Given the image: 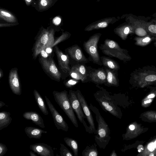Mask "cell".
Segmentation results:
<instances>
[{
    "instance_id": "38",
    "label": "cell",
    "mask_w": 156,
    "mask_h": 156,
    "mask_svg": "<svg viewBox=\"0 0 156 156\" xmlns=\"http://www.w3.org/2000/svg\"><path fill=\"white\" fill-rule=\"evenodd\" d=\"M61 21V18L58 16L55 17L52 20L53 23L55 25L58 26L59 25Z\"/></svg>"
},
{
    "instance_id": "43",
    "label": "cell",
    "mask_w": 156,
    "mask_h": 156,
    "mask_svg": "<svg viewBox=\"0 0 156 156\" xmlns=\"http://www.w3.org/2000/svg\"><path fill=\"white\" fill-rule=\"evenodd\" d=\"M137 149L139 152H141L144 150V147L142 145H139L137 147Z\"/></svg>"
},
{
    "instance_id": "29",
    "label": "cell",
    "mask_w": 156,
    "mask_h": 156,
    "mask_svg": "<svg viewBox=\"0 0 156 156\" xmlns=\"http://www.w3.org/2000/svg\"><path fill=\"white\" fill-rule=\"evenodd\" d=\"M71 69L77 72L85 79V80L89 76L90 73H88L86 67L82 64L74 65L72 67Z\"/></svg>"
},
{
    "instance_id": "41",
    "label": "cell",
    "mask_w": 156,
    "mask_h": 156,
    "mask_svg": "<svg viewBox=\"0 0 156 156\" xmlns=\"http://www.w3.org/2000/svg\"><path fill=\"white\" fill-rule=\"evenodd\" d=\"M17 24L14 23H0V27H1L9 26H12L16 25Z\"/></svg>"
},
{
    "instance_id": "14",
    "label": "cell",
    "mask_w": 156,
    "mask_h": 156,
    "mask_svg": "<svg viewBox=\"0 0 156 156\" xmlns=\"http://www.w3.org/2000/svg\"><path fill=\"white\" fill-rule=\"evenodd\" d=\"M9 81V87L12 92L16 95H20L22 94V89L17 68H13L10 70Z\"/></svg>"
},
{
    "instance_id": "33",
    "label": "cell",
    "mask_w": 156,
    "mask_h": 156,
    "mask_svg": "<svg viewBox=\"0 0 156 156\" xmlns=\"http://www.w3.org/2000/svg\"><path fill=\"white\" fill-rule=\"evenodd\" d=\"M60 154L61 156H73L70 151L63 144H60Z\"/></svg>"
},
{
    "instance_id": "28",
    "label": "cell",
    "mask_w": 156,
    "mask_h": 156,
    "mask_svg": "<svg viewBox=\"0 0 156 156\" xmlns=\"http://www.w3.org/2000/svg\"><path fill=\"white\" fill-rule=\"evenodd\" d=\"M64 140L66 145L72 150L74 156H78V146L77 141L72 138L66 137Z\"/></svg>"
},
{
    "instance_id": "49",
    "label": "cell",
    "mask_w": 156,
    "mask_h": 156,
    "mask_svg": "<svg viewBox=\"0 0 156 156\" xmlns=\"http://www.w3.org/2000/svg\"><path fill=\"white\" fill-rule=\"evenodd\" d=\"M5 105V103L1 101H0V108Z\"/></svg>"
},
{
    "instance_id": "4",
    "label": "cell",
    "mask_w": 156,
    "mask_h": 156,
    "mask_svg": "<svg viewBox=\"0 0 156 156\" xmlns=\"http://www.w3.org/2000/svg\"><path fill=\"white\" fill-rule=\"evenodd\" d=\"M99 48L104 54L110 57H114L126 62L130 61L131 57L126 49L122 48L118 43L114 40L106 39L103 44H101Z\"/></svg>"
},
{
    "instance_id": "45",
    "label": "cell",
    "mask_w": 156,
    "mask_h": 156,
    "mask_svg": "<svg viewBox=\"0 0 156 156\" xmlns=\"http://www.w3.org/2000/svg\"><path fill=\"white\" fill-rule=\"evenodd\" d=\"M129 128L130 130H133L135 129V126L134 125L131 124L129 126Z\"/></svg>"
},
{
    "instance_id": "34",
    "label": "cell",
    "mask_w": 156,
    "mask_h": 156,
    "mask_svg": "<svg viewBox=\"0 0 156 156\" xmlns=\"http://www.w3.org/2000/svg\"><path fill=\"white\" fill-rule=\"evenodd\" d=\"M69 74L73 79L81 80L82 82H84L85 81V79L82 76L76 71L73 69H71Z\"/></svg>"
},
{
    "instance_id": "26",
    "label": "cell",
    "mask_w": 156,
    "mask_h": 156,
    "mask_svg": "<svg viewBox=\"0 0 156 156\" xmlns=\"http://www.w3.org/2000/svg\"><path fill=\"white\" fill-rule=\"evenodd\" d=\"M0 18L10 23H15L17 20L16 17L10 12L3 9H0Z\"/></svg>"
},
{
    "instance_id": "39",
    "label": "cell",
    "mask_w": 156,
    "mask_h": 156,
    "mask_svg": "<svg viewBox=\"0 0 156 156\" xmlns=\"http://www.w3.org/2000/svg\"><path fill=\"white\" fill-rule=\"evenodd\" d=\"M148 149L150 151H153L155 149L154 143L153 142L149 143L147 146Z\"/></svg>"
},
{
    "instance_id": "11",
    "label": "cell",
    "mask_w": 156,
    "mask_h": 156,
    "mask_svg": "<svg viewBox=\"0 0 156 156\" xmlns=\"http://www.w3.org/2000/svg\"><path fill=\"white\" fill-rule=\"evenodd\" d=\"M45 98L49 111L52 115L55 127L58 130L61 129L67 132L69 129V127L62 116L57 111L46 96H45Z\"/></svg>"
},
{
    "instance_id": "23",
    "label": "cell",
    "mask_w": 156,
    "mask_h": 156,
    "mask_svg": "<svg viewBox=\"0 0 156 156\" xmlns=\"http://www.w3.org/2000/svg\"><path fill=\"white\" fill-rule=\"evenodd\" d=\"M100 58L102 65L105 67L116 71L119 69V65L115 61L104 56L101 57Z\"/></svg>"
},
{
    "instance_id": "10",
    "label": "cell",
    "mask_w": 156,
    "mask_h": 156,
    "mask_svg": "<svg viewBox=\"0 0 156 156\" xmlns=\"http://www.w3.org/2000/svg\"><path fill=\"white\" fill-rule=\"evenodd\" d=\"M76 91L77 97L80 103L82 108L86 119L89 124V134H95L96 129L95 127L94 121L93 117L91 110L83 94L79 90Z\"/></svg>"
},
{
    "instance_id": "30",
    "label": "cell",
    "mask_w": 156,
    "mask_h": 156,
    "mask_svg": "<svg viewBox=\"0 0 156 156\" xmlns=\"http://www.w3.org/2000/svg\"><path fill=\"white\" fill-rule=\"evenodd\" d=\"M110 22L108 20L102 21L88 26L85 29V30L89 31L104 28L108 26Z\"/></svg>"
},
{
    "instance_id": "17",
    "label": "cell",
    "mask_w": 156,
    "mask_h": 156,
    "mask_svg": "<svg viewBox=\"0 0 156 156\" xmlns=\"http://www.w3.org/2000/svg\"><path fill=\"white\" fill-rule=\"evenodd\" d=\"M23 116L25 119L32 121L33 123L42 128L45 127L42 117L36 112H26L23 114Z\"/></svg>"
},
{
    "instance_id": "7",
    "label": "cell",
    "mask_w": 156,
    "mask_h": 156,
    "mask_svg": "<svg viewBox=\"0 0 156 156\" xmlns=\"http://www.w3.org/2000/svg\"><path fill=\"white\" fill-rule=\"evenodd\" d=\"M101 34H95L91 36L83 43V47L92 61L97 64L102 65L100 57L98 51V44L101 36Z\"/></svg>"
},
{
    "instance_id": "54",
    "label": "cell",
    "mask_w": 156,
    "mask_h": 156,
    "mask_svg": "<svg viewBox=\"0 0 156 156\" xmlns=\"http://www.w3.org/2000/svg\"><path fill=\"white\" fill-rule=\"evenodd\" d=\"M152 22H153L154 23H156V20H153L152 21Z\"/></svg>"
},
{
    "instance_id": "22",
    "label": "cell",
    "mask_w": 156,
    "mask_h": 156,
    "mask_svg": "<svg viewBox=\"0 0 156 156\" xmlns=\"http://www.w3.org/2000/svg\"><path fill=\"white\" fill-rule=\"evenodd\" d=\"M155 37L149 34L142 36L135 37L134 39L135 44L138 46L145 47L154 41Z\"/></svg>"
},
{
    "instance_id": "37",
    "label": "cell",
    "mask_w": 156,
    "mask_h": 156,
    "mask_svg": "<svg viewBox=\"0 0 156 156\" xmlns=\"http://www.w3.org/2000/svg\"><path fill=\"white\" fill-rule=\"evenodd\" d=\"M8 150L5 144L0 143V156H3Z\"/></svg>"
},
{
    "instance_id": "35",
    "label": "cell",
    "mask_w": 156,
    "mask_h": 156,
    "mask_svg": "<svg viewBox=\"0 0 156 156\" xmlns=\"http://www.w3.org/2000/svg\"><path fill=\"white\" fill-rule=\"evenodd\" d=\"M70 36V35L69 33L66 32L63 33L61 36L54 40L53 47L56 45L57 44L66 40Z\"/></svg>"
},
{
    "instance_id": "1",
    "label": "cell",
    "mask_w": 156,
    "mask_h": 156,
    "mask_svg": "<svg viewBox=\"0 0 156 156\" xmlns=\"http://www.w3.org/2000/svg\"><path fill=\"white\" fill-rule=\"evenodd\" d=\"M129 82L141 87L156 84V66L148 65L135 69L130 74Z\"/></svg>"
},
{
    "instance_id": "52",
    "label": "cell",
    "mask_w": 156,
    "mask_h": 156,
    "mask_svg": "<svg viewBox=\"0 0 156 156\" xmlns=\"http://www.w3.org/2000/svg\"><path fill=\"white\" fill-rule=\"evenodd\" d=\"M155 23V25H156V23ZM154 41V45L155 47H156V37H155Z\"/></svg>"
},
{
    "instance_id": "18",
    "label": "cell",
    "mask_w": 156,
    "mask_h": 156,
    "mask_svg": "<svg viewBox=\"0 0 156 156\" xmlns=\"http://www.w3.org/2000/svg\"><path fill=\"white\" fill-rule=\"evenodd\" d=\"M114 31L123 40H126L129 34H134L133 27L130 23L117 28Z\"/></svg>"
},
{
    "instance_id": "21",
    "label": "cell",
    "mask_w": 156,
    "mask_h": 156,
    "mask_svg": "<svg viewBox=\"0 0 156 156\" xmlns=\"http://www.w3.org/2000/svg\"><path fill=\"white\" fill-rule=\"evenodd\" d=\"M133 25L134 34L138 36H144L148 34L144 27L143 21L133 19L130 23Z\"/></svg>"
},
{
    "instance_id": "25",
    "label": "cell",
    "mask_w": 156,
    "mask_h": 156,
    "mask_svg": "<svg viewBox=\"0 0 156 156\" xmlns=\"http://www.w3.org/2000/svg\"><path fill=\"white\" fill-rule=\"evenodd\" d=\"M9 112L2 111L0 112V130L7 127L10 124L12 119Z\"/></svg>"
},
{
    "instance_id": "12",
    "label": "cell",
    "mask_w": 156,
    "mask_h": 156,
    "mask_svg": "<svg viewBox=\"0 0 156 156\" xmlns=\"http://www.w3.org/2000/svg\"><path fill=\"white\" fill-rule=\"evenodd\" d=\"M65 51L70 57L78 63L85 64L88 62V59L78 45H74L67 48L65 50Z\"/></svg>"
},
{
    "instance_id": "3",
    "label": "cell",
    "mask_w": 156,
    "mask_h": 156,
    "mask_svg": "<svg viewBox=\"0 0 156 156\" xmlns=\"http://www.w3.org/2000/svg\"><path fill=\"white\" fill-rule=\"evenodd\" d=\"M99 88L100 90L94 94L96 101L105 112H108L115 117L120 118L121 112L114 97L110 95L103 87Z\"/></svg>"
},
{
    "instance_id": "13",
    "label": "cell",
    "mask_w": 156,
    "mask_h": 156,
    "mask_svg": "<svg viewBox=\"0 0 156 156\" xmlns=\"http://www.w3.org/2000/svg\"><path fill=\"white\" fill-rule=\"evenodd\" d=\"M54 50L60 69L63 72L69 74L71 70L69 66V56L64 53L57 46H54Z\"/></svg>"
},
{
    "instance_id": "40",
    "label": "cell",
    "mask_w": 156,
    "mask_h": 156,
    "mask_svg": "<svg viewBox=\"0 0 156 156\" xmlns=\"http://www.w3.org/2000/svg\"><path fill=\"white\" fill-rule=\"evenodd\" d=\"M40 54L41 56L45 58H48L49 56V54L46 52L45 50H41L40 52Z\"/></svg>"
},
{
    "instance_id": "19",
    "label": "cell",
    "mask_w": 156,
    "mask_h": 156,
    "mask_svg": "<svg viewBox=\"0 0 156 156\" xmlns=\"http://www.w3.org/2000/svg\"><path fill=\"white\" fill-rule=\"evenodd\" d=\"M105 70L107 73L106 83L105 85L108 87H118L119 80L116 74V71L105 67Z\"/></svg>"
},
{
    "instance_id": "2",
    "label": "cell",
    "mask_w": 156,
    "mask_h": 156,
    "mask_svg": "<svg viewBox=\"0 0 156 156\" xmlns=\"http://www.w3.org/2000/svg\"><path fill=\"white\" fill-rule=\"evenodd\" d=\"M89 107L94 113L98 123L97 129L94 136L95 142L100 148L105 149L111 139L110 129L98 109L91 103L90 104Z\"/></svg>"
},
{
    "instance_id": "36",
    "label": "cell",
    "mask_w": 156,
    "mask_h": 156,
    "mask_svg": "<svg viewBox=\"0 0 156 156\" xmlns=\"http://www.w3.org/2000/svg\"><path fill=\"white\" fill-rule=\"evenodd\" d=\"M79 82V80L73 78L65 82L64 83V84L66 87L71 88L77 84Z\"/></svg>"
},
{
    "instance_id": "44",
    "label": "cell",
    "mask_w": 156,
    "mask_h": 156,
    "mask_svg": "<svg viewBox=\"0 0 156 156\" xmlns=\"http://www.w3.org/2000/svg\"><path fill=\"white\" fill-rule=\"evenodd\" d=\"M117 155L115 150H113L110 155V156H117Z\"/></svg>"
},
{
    "instance_id": "20",
    "label": "cell",
    "mask_w": 156,
    "mask_h": 156,
    "mask_svg": "<svg viewBox=\"0 0 156 156\" xmlns=\"http://www.w3.org/2000/svg\"><path fill=\"white\" fill-rule=\"evenodd\" d=\"M26 135L30 138L40 139L43 133H46L47 131L32 126H27L24 129Z\"/></svg>"
},
{
    "instance_id": "56",
    "label": "cell",
    "mask_w": 156,
    "mask_h": 156,
    "mask_svg": "<svg viewBox=\"0 0 156 156\" xmlns=\"http://www.w3.org/2000/svg\"><path fill=\"white\" fill-rule=\"evenodd\" d=\"M155 118H156V115H155Z\"/></svg>"
},
{
    "instance_id": "55",
    "label": "cell",
    "mask_w": 156,
    "mask_h": 156,
    "mask_svg": "<svg viewBox=\"0 0 156 156\" xmlns=\"http://www.w3.org/2000/svg\"><path fill=\"white\" fill-rule=\"evenodd\" d=\"M149 156H154V154H151L149 155Z\"/></svg>"
},
{
    "instance_id": "42",
    "label": "cell",
    "mask_w": 156,
    "mask_h": 156,
    "mask_svg": "<svg viewBox=\"0 0 156 156\" xmlns=\"http://www.w3.org/2000/svg\"><path fill=\"white\" fill-rule=\"evenodd\" d=\"M52 48L51 47H48L46 48L45 50L48 54H50L52 52Z\"/></svg>"
},
{
    "instance_id": "15",
    "label": "cell",
    "mask_w": 156,
    "mask_h": 156,
    "mask_svg": "<svg viewBox=\"0 0 156 156\" xmlns=\"http://www.w3.org/2000/svg\"><path fill=\"white\" fill-rule=\"evenodd\" d=\"M30 149L38 155L41 156H54L52 147L46 144L37 143L30 146Z\"/></svg>"
},
{
    "instance_id": "50",
    "label": "cell",
    "mask_w": 156,
    "mask_h": 156,
    "mask_svg": "<svg viewBox=\"0 0 156 156\" xmlns=\"http://www.w3.org/2000/svg\"><path fill=\"white\" fill-rule=\"evenodd\" d=\"M3 71L2 70V69H0V79H1L2 77H3Z\"/></svg>"
},
{
    "instance_id": "8",
    "label": "cell",
    "mask_w": 156,
    "mask_h": 156,
    "mask_svg": "<svg viewBox=\"0 0 156 156\" xmlns=\"http://www.w3.org/2000/svg\"><path fill=\"white\" fill-rule=\"evenodd\" d=\"M39 60L44 71L51 78L58 82L60 81L61 73L51 57L45 58L40 56Z\"/></svg>"
},
{
    "instance_id": "5",
    "label": "cell",
    "mask_w": 156,
    "mask_h": 156,
    "mask_svg": "<svg viewBox=\"0 0 156 156\" xmlns=\"http://www.w3.org/2000/svg\"><path fill=\"white\" fill-rule=\"evenodd\" d=\"M54 30L44 29L37 37L32 49L33 58L35 59L41 51L48 47H53Z\"/></svg>"
},
{
    "instance_id": "6",
    "label": "cell",
    "mask_w": 156,
    "mask_h": 156,
    "mask_svg": "<svg viewBox=\"0 0 156 156\" xmlns=\"http://www.w3.org/2000/svg\"><path fill=\"white\" fill-rule=\"evenodd\" d=\"M52 94L58 105L63 111L74 126L78 127L77 120L72 107L67 91L66 90L61 92L54 90Z\"/></svg>"
},
{
    "instance_id": "48",
    "label": "cell",
    "mask_w": 156,
    "mask_h": 156,
    "mask_svg": "<svg viewBox=\"0 0 156 156\" xmlns=\"http://www.w3.org/2000/svg\"><path fill=\"white\" fill-rule=\"evenodd\" d=\"M29 154L30 156H37V155L35 154L34 152L32 151L30 152Z\"/></svg>"
},
{
    "instance_id": "9",
    "label": "cell",
    "mask_w": 156,
    "mask_h": 156,
    "mask_svg": "<svg viewBox=\"0 0 156 156\" xmlns=\"http://www.w3.org/2000/svg\"><path fill=\"white\" fill-rule=\"evenodd\" d=\"M68 96L72 107L74 111L76 113L77 118L80 122L83 125L86 131L88 132L89 127L84 120V119L86 118L77 97L76 91L72 90H69Z\"/></svg>"
},
{
    "instance_id": "46",
    "label": "cell",
    "mask_w": 156,
    "mask_h": 156,
    "mask_svg": "<svg viewBox=\"0 0 156 156\" xmlns=\"http://www.w3.org/2000/svg\"><path fill=\"white\" fill-rule=\"evenodd\" d=\"M155 96V95L154 93H151L149 95L147 96V98L149 99L154 98Z\"/></svg>"
},
{
    "instance_id": "16",
    "label": "cell",
    "mask_w": 156,
    "mask_h": 156,
    "mask_svg": "<svg viewBox=\"0 0 156 156\" xmlns=\"http://www.w3.org/2000/svg\"><path fill=\"white\" fill-rule=\"evenodd\" d=\"M91 81L97 84H105L107 73L105 70L102 68H99L90 71L89 76Z\"/></svg>"
},
{
    "instance_id": "53",
    "label": "cell",
    "mask_w": 156,
    "mask_h": 156,
    "mask_svg": "<svg viewBox=\"0 0 156 156\" xmlns=\"http://www.w3.org/2000/svg\"><path fill=\"white\" fill-rule=\"evenodd\" d=\"M154 145L155 147V148L156 149V140L154 143Z\"/></svg>"
},
{
    "instance_id": "24",
    "label": "cell",
    "mask_w": 156,
    "mask_h": 156,
    "mask_svg": "<svg viewBox=\"0 0 156 156\" xmlns=\"http://www.w3.org/2000/svg\"><path fill=\"white\" fill-rule=\"evenodd\" d=\"M33 93L36 102L41 112L45 115H48V111L41 96L35 89L34 90Z\"/></svg>"
},
{
    "instance_id": "51",
    "label": "cell",
    "mask_w": 156,
    "mask_h": 156,
    "mask_svg": "<svg viewBox=\"0 0 156 156\" xmlns=\"http://www.w3.org/2000/svg\"><path fill=\"white\" fill-rule=\"evenodd\" d=\"M152 101V100L151 99H149V100H146L145 101H144V103L145 104H147V103H150V102H151Z\"/></svg>"
},
{
    "instance_id": "31",
    "label": "cell",
    "mask_w": 156,
    "mask_h": 156,
    "mask_svg": "<svg viewBox=\"0 0 156 156\" xmlns=\"http://www.w3.org/2000/svg\"><path fill=\"white\" fill-rule=\"evenodd\" d=\"M144 28L148 34L156 37V25L153 22H146L143 21Z\"/></svg>"
},
{
    "instance_id": "32",
    "label": "cell",
    "mask_w": 156,
    "mask_h": 156,
    "mask_svg": "<svg viewBox=\"0 0 156 156\" xmlns=\"http://www.w3.org/2000/svg\"><path fill=\"white\" fill-rule=\"evenodd\" d=\"M52 0H40L38 3L39 9L43 10L48 8L52 3Z\"/></svg>"
},
{
    "instance_id": "27",
    "label": "cell",
    "mask_w": 156,
    "mask_h": 156,
    "mask_svg": "<svg viewBox=\"0 0 156 156\" xmlns=\"http://www.w3.org/2000/svg\"><path fill=\"white\" fill-rule=\"evenodd\" d=\"M97 144H94L91 146H87L83 151L82 154L83 156H98V152L97 148Z\"/></svg>"
},
{
    "instance_id": "47",
    "label": "cell",
    "mask_w": 156,
    "mask_h": 156,
    "mask_svg": "<svg viewBox=\"0 0 156 156\" xmlns=\"http://www.w3.org/2000/svg\"><path fill=\"white\" fill-rule=\"evenodd\" d=\"M26 4L27 5H29L32 2V0H25Z\"/></svg>"
}]
</instances>
